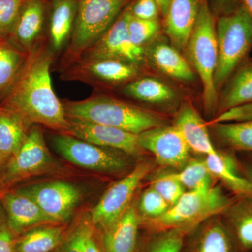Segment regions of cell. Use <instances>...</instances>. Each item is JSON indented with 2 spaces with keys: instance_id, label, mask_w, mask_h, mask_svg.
Masks as SVG:
<instances>
[{
  "instance_id": "obj_1",
  "label": "cell",
  "mask_w": 252,
  "mask_h": 252,
  "mask_svg": "<svg viewBox=\"0 0 252 252\" xmlns=\"http://www.w3.org/2000/svg\"><path fill=\"white\" fill-rule=\"evenodd\" d=\"M53 60V51L44 44L29 53L1 107L16 114L26 126L41 124L66 133L69 119L53 88L50 74Z\"/></svg>"
},
{
  "instance_id": "obj_2",
  "label": "cell",
  "mask_w": 252,
  "mask_h": 252,
  "mask_svg": "<svg viewBox=\"0 0 252 252\" xmlns=\"http://www.w3.org/2000/svg\"><path fill=\"white\" fill-rule=\"evenodd\" d=\"M62 102L68 119L111 126L136 135L162 126L161 119L153 113L107 96Z\"/></svg>"
},
{
  "instance_id": "obj_3",
  "label": "cell",
  "mask_w": 252,
  "mask_h": 252,
  "mask_svg": "<svg viewBox=\"0 0 252 252\" xmlns=\"http://www.w3.org/2000/svg\"><path fill=\"white\" fill-rule=\"evenodd\" d=\"M186 50L189 62L203 84L204 108L207 114H211L217 111L219 101V93L214 83L218 45L216 23L207 0H201L196 23Z\"/></svg>"
},
{
  "instance_id": "obj_4",
  "label": "cell",
  "mask_w": 252,
  "mask_h": 252,
  "mask_svg": "<svg viewBox=\"0 0 252 252\" xmlns=\"http://www.w3.org/2000/svg\"><path fill=\"white\" fill-rule=\"evenodd\" d=\"M218 62L214 75L217 91L221 90L252 48V18L243 4L216 23Z\"/></svg>"
},
{
  "instance_id": "obj_5",
  "label": "cell",
  "mask_w": 252,
  "mask_h": 252,
  "mask_svg": "<svg viewBox=\"0 0 252 252\" xmlns=\"http://www.w3.org/2000/svg\"><path fill=\"white\" fill-rule=\"evenodd\" d=\"M234 199L226 196L220 187L190 190L161 216L148 220V223L158 230L190 229L206 219L224 213Z\"/></svg>"
},
{
  "instance_id": "obj_6",
  "label": "cell",
  "mask_w": 252,
  "mask_h": 252,
  "mask_svg": "<svg viewBox=\"0 0 252 252\" xmlns=\"http://www.w3.org/2000/svg\"><path fill=\"white\" fill-rule=\"evenodd\" d=\"M130 0H78L77 17L66 53L69 64L110 28Z\"/></svg>"
},
{
  "instance_id": "obj_7",
  "label": "cell",
  "mask_w": 252,
  "mask_h": 252,
  "mask_svg": "<svg viewBox=\"0 0 252 252\" xmlns=\"http://www.w3.org/2000/svg\"><path fill=\"white\" fill-rule=\"evenodd\" d=\"M16 191L32 199L51 224H66L81 197L76 186L63 181L34 184Z\"/></svg>"
},
{
  "instance_id": "obj_8",
  "label": "cell",
  "mask_w": 252,
  "mask_h": 252,
  "mask_svg": "<svg viewBox=\"0 0 252 252\" xmlns=\"http://www.w3.org/2000/svg\"><path fill=\"white\" fill-rule=\"evenodd\" d=\"M130 15L127 6L110 28L77 60H119L140 67L145 59V48L136 46L131 41L127 31Z\"/></svg>"
},
{
  "instance_id": "obj_9",
  "label": "cell",
  "mask_w": 252,
  "mask_h": 252,
  "mask_svg": "<svg viewBox=\"0 0 252 252\" xmlns=\"http://www.w3.org/2000/svg\"><path fill=\"white\" fill-rule=\"evenodd\" d=\"M151 168L149 164L141 163L106 190L91 211L90 218L94 227L104 231L122 216L130 206L134 193Z\"/></svg>"
},
{
  "instance_id": "obj_10",
  "label": "cell",
  "mask_w": 252,
  "mask_h": 252,
  "mask_svg": "<svg viewBox=\"0 0 252 252\" xmlns=\"http://www.w3.org/2000/svg\"><path fill=\"white\" fill-rule=\"evenodd\" d=\"M52 142L56 150L68 161L89 170L117 172L127 167V162L117 154L68 134L55 135Z\"/></svg>"
},
{
  "instance_id": "obj_11",
  "label": "cell",
  "mask_w": 252,
  "mask_h": 252,
  "mask_svg": "<svg viewBox=\"0 0 252 252\" xmlns=\"http://www.w3.org/2000/svg\"><path fill=\"white\" fill-rule=\"evenodd\" d=\"M52 160L41 129L34 126L26 134L21 147L11 158L0 179V186L14 183L44 171Z\"/></svg>"
},
{
  "instance_id": "obj_12",
  "label": "cell",
  "mask_w": 252,
  "mask_h": 252,
  "mask_svg": "<svg viewBox=\"0 0 252 252\" xmlns=\"http://www.w3.org/2000/svg\"><path fill=\"white\" fill-rule=\"evenodd\" d=\"M139 72L138 66L119 60H77L66 68L62 78L94 86L114 85L135 79Z\"/></svg>"
},
{
  "instance_id": "obj_13",
  "label": "cell",
  "mask_w": 252,
  "mask_h": 252,
  "mask_svg": "<svg viewBox=\"0 0 252 252\" xmlns=\"http://www.w3.org/2000/svg\"><path fill=\"white\" fill-rule=\"evenodd\" d=\"M142 150L153 154L158 163L182 168L189 161L190 149L175 126H160L138 135Z\"/></svg>"
},
{
  "instance_id": "obj_14",
  "label": "cell",
  "mask_w": 252,
  "mask_h": 252,
  "mask_svg": "<svg viewBox=\"0 0 252 252\" xmlns=\"http://www.w3.org/2000/svg\"><path fill=\"white\" fill-rule=\"evenodd\" d=\"M69 119L66 134L101 147L119 149L131 155L140 154L138 135L111 126Z\"/></svg>"
},
{
  "instance_id": "obj_15",
  "label": "cell",
  "mask_w": 252,
  "mask_h": 252,
  "mask_svg": "<svg viewBox=\"0 0 252 252\" xmlns=\"http://www.w3.org/2000/svg\"><path fill=\"white\" fill-rule=\"evenodd\" d=\"M201 0H170L164 16V32L171 45L178 51L186 49L200 9Z\"/></svg>"
},
{
  "instance_id": "obj_16",
  "label": "cell",
  "mask_w": 252,
  "mask_h": 252,
  "mask_svg": "<svg viewBox=\"0 0 252 252\" xmlns=\"http://www.w3.org/2000/svg\"><path fill=\"white\" fill-rule=\"evenodd\" d=\"M10 229L16 237L39 225L51 224L32 199L18 192L6 191L0 199Z\"/></svg>"
},
{
  "instance_id": "obj_17",
  "label": "cell",
  "mask_w": 252,
  "mask_h": 252,
  "mask_svg": "<svg viewBox=\"0 0 252 252\" xmlns=\"http://www.w3.org/2000/svg\"><path fill=\"white\" fill-rule=\"evenodd\" d=\"M174 126L180 132L190 150L206 156L217 152L212 144L206 124L189 102H186L181 107Z\"/></svg>"
},
{
  "instance_id": "obj_18",
  "label": "cell",
  "mask_w": 252,
  "mask_h": 252,
  "mask_svg": "<svg viewBox=\"0 0 252 252\" xmlns=\"http://www.w3.org/2000/svg\"><path fill=\"white\" fill-rule=\"evenodd\" d=\"M140 223L137 209L135 205H130L122 217L104 230L103 252H135Z\"/></svg>"
},
{
  "instance_id": "obj_19",
  "label": "cell",
  "mask_w": 252,
  "mask_h": 252,
  "mask_svg": "<svg viewBox=\"0 0 252 252\" xmlns=\"http://www.w3.org/2000/svg\"><path fill=\"white\" fill-rule=\"evenodd\" d=\"M212 177L218 179L236 197H252V185L243 175L239 162L231 154L215 153L205 160Z\"/></svg>"
},
{
  "instance_id": "obj_20",
  "label": "cell",
  "mask_w": 252,
  "mask_h": 252,
  "mask_svg": "<svg viewBox=\"0 0 252 252\" xmlns=\"http://www.w3.org/2000/svg\"><path fill=\"white\" fill-rule=\"evenodd\" d=\"M44 15L43 0H26L21 8L12 32L18 44L28 54L39 45Z\"/></svg>"
},
{
  "instance_id": "obj_21",
  "label": "cell",
  "mask_w": 252,
  "mask_h": 252,
  "mask_svg": "<svg viewBox=\"0 0 252 252\" xmlns=\"http://www.w3.org/2000/svg\"><path fill=\"white\" fill-rule=\"evenodd\" d=\"M145 58L159 71L176 80L189 82L195 79L189 63L170 44L153 43L145 49Z\"/></svg>"
},
{
  "instance_id": "obj_22",
  "label": "cell",
  "mask_w": 252,
  "mask_h": 252,
  "mask_svg": "<svg viewBox=\"0 0 252 252\" xmlns=\"http://www.w3.org/2000/svg\"><path fill=\"white\" fill-rule=\"evenodd\" d=\"M252 102V60L246 59L231 74L219 94L217 114Z\"/></svg>"
},
{
  "instance_id": "obj_23",
  "label": "cell",
  "mask_w": 252,
  "mask_h": 252,
  "mask_svg": "<svg viewBox=\"0 0 252 252\" xmlns=\"http://www.w3.org/2000/svg\"><path fill=\"white\" fill-rule=\"evenodd\" d=\"M65 224L39 225L16 238V252H54L65 238Z\"/></svg>"
},
{
  "instance_id": "obj_24",
  "label": "cell",
  "mask_w": 252,
  "mask_h": 252,
  "mask_svg": "<svg viewBox=\"0 0 252 252\" xmlns=\"http://www.w3.org/2000/svg\"><path fill=\"white\" fill-rule=\"evenodd\" d=\"M224 213L238 249L252 250V197H236Z\"/></svg>"
},
{
  "instance_id": "obj_25",
  "label": "cell",
  "mask_w": 252,
  "mask_h": 252,
  "mask_svg": "<svg viewBox=\"0 0 252 252\" xmlns=\"http://www.w3.org/2000/svg\"><path fill=\"white\" fill-rule=\"evenodd\" d=\"M78 0H55L50 19V43L52 51L63 49L70 39L76 17Z\"/></svg>"
},
{
  "instance_id": "obj_26",
  "label": "cell",
  "mask_w": 252,
  "mask_h": 252,
  "mask_svg": "<svg viewBox=\"0 0 252 252\" xmlns=\"http://www.w3.org/2000/svg\"><path fill=\"white\" fill-rule=\"evenodd\" d=\"M123 92L132 98L152 104L165 103L175 99L177 96L171 87L152 77L130 81L124 86Z\"/></svg>"
},
{
  "instance_id": "obj_27",
  "label": "cell",
  "mask_w": 252,
  "mask_h": 252,
  "mask_svg": "<svg viewBox=\"0 0 252 252\" xmlns=\"http://www.w3.org/2000/svg\"><path fill=\"white\" fill-rule=\"evenodd\" d=\"M237 249L228 225L215 220L205 226L199 235L193 252H236Z\"/></svg>"
},
{
  "instance_id": "obj_28",
  "label": "cell",
  "mask_w": 252,
  "mask_h": 252,
  "mask_svg": "<svg viewBox=\"0 0 252 252\" xmlns=\"http://www.w3.org/2000/svg\"><path fill=\"white\" fill-rule=\"evenodd\" d=\"M26 127L16 114L0 107V160L17 152L26 137Z\"/></svg>"
},
{
  "instance_id": "obj_29",
  "label": "cell",
  "mask_w": 252,
  "mask_h": 252,
  "mask_svg": "<svg viewBox=\"0 0 252 252\" xmlns=\"http://www.w3.org/2000/svg\"><path fill=\"white\" fill-rule=\"evenodd\" d=\"M220 143L234 152L252 153V122L213 124Z\"/></svg>"
},
{
  "instance_id": "obj_30",
  "label": "cell",
  "mask_w": 252,
  "mask_h": 252,
  "mask_svg": "<svg viewBox=\"0 0 252 252\" xmlns=\"http://www.w3.org/2000/svg\"><path fill=\"white\" fill-rule=\"evenodd\" d=\"M28 54L0 43V92L9 89L13 84Z\"/></svg>"
},
{
  "instance_id": "obj_31",
  "label": "cell",
  "mask_w": 252,
  "mask_h": 252,
  "mask_svg": "<svg viewBox=\"0 0 252 252\" xmlns=\"http://www.w3.org/2000/svg\"><path fill=\"white\" fill-rule=\"evenodd\" d=\"M172 175L190 190L211 187L212 175L205 160H192L178 172Z\"/></svg>"
},
{
  "instance_id": "obj_32",
  "label": "cell",
  "mask_w": 252,
  "mask_h": 252,
  "mask_svg": "<svg viewBox=\"0 0 252 252\" xmlns=\"http://www.w3.org/2000/svg\"><path fill=\"white\" fill-rule=\"evenodd\" d=\"M94 230L90 217L81 219L69 228L65 238L54 252H84L86 238Z\"/></svg>"
},
{
  "instance_id": "obj_33",
  "label": "cell",
  "mask_w": 252,
  "mask_h": 252,
  "mask_svg": "<svg viewBox=\"0 0 252 252\" xmlns=\"http://www.w3.org/2000/svg\"><path fill=\"white\" fill-rule=\"evenodd\" d=\"M127 31L132 42L136 46L144 48L146 44L157 37L160 31V24L158 19H139L130 14Z\"/></svg>"
},
{
  "instance_id": "obj_34",
  "label": "cell",
  "mask_w": 252,
  "mask_h": 252,
  "mask_svg": "<svg viewBox=\"0 0 252 252\" xmlns=\"http://www.w3.org/2000/svg\"><path fill=\"white\" fill-rule=\"evenodd\" d=\"M154 189L170 206L175 205L185 193V187L171 173L155 177L151 183Z\"/></svg>"
},
{
  "instance_id": "obj_35",
  "label": "cell",
  "mask_w": 252,
  "mask_h": 252,
  "mask_svg": "<svg viewBox=\"0 0 252 252\" xmlns=\"http://www.w3.org/2000/svg\"><path fill=\"white\" fill-rule=\"evenodd\" d=\"M170 205L152 187L142 193L138 210L142 216L147 220H154L161 216L168 210Z\"/></svg>"
},
{
  "instance_id": "obj_36",
  "label": "cell",
  "mask_w": 252,
  "mask_h": 252,
  "mask_svg": "<svg viewBox=\"0 0 252 252\" xmlns=\"http://www.w3.org/2000/svg\"><path fill=\"white\" fill-rule=\"evenodd\" d=\"M188 228H175L165 232L149 244L144 252H180Z\"/></svg>"
},
{
  "instance_id": "obj_37",
  "label": "cell",
  "mask_w": 252,
  "mask_h": 252,
  "mask_svg": "<svg viewBox=\"0 0 252 252\" xmlns=\"http://www.w3.org/2000/svg\"><path fill=\"white\" fill-rule=\"evenodd\" d=\"M26 0H0V32H12Z\"/></svg>"
},
{
  "instance_id": "obj_38",
  "label": "cell",
  "mask_w": 252,
  "mask_h": 252,
  "mask_svg": "<svg viewBox=\"0 0 252 252\" xmlns=\"http://www.w3.org/2000/svg\"><path fill=\"white\" fill-rule=\"evenodd\" d=\"M252 122V102L238 104L218 114L211 124Z\"/></svg>"
},
{
  "instance_id": "obj_39",
  "label": "cell",
  "mask_w": 252,
  "mask_h": 252,
  "mask_svg": "<svg viewBox=\"0 0 252 252\" xmlns=\"http://www.w3.org/2000/svg\"><path fill=\"white\" fill-rule=\"evenodd\" d=\"M128 9L131 16L142 20H157L160 12L157 0H135Z\"/></svg>"
},
{
  "instance_id": "obj_40",
  "label": "cell",
  "mask_w": 252,
  "mask_h": 252,
  "mask_svg": "<svg viewBox=\"0 0 252 252\" xmlns=\"http://www.w3.org/2000/svg\"><path fill=\"white\" fill-rule=\"evenodd\" d=\"M0 210V252H16V238L8 225L6 215Z\"/></svg>"
},
{
  "instance_id": "obj_41",
  "label": "cell",
  "mask_w": 252,
  "mask_h": 252,
  "mask_svg": "<svg viewBox=\"0 0 252 252\" xmlns=\"http://www.w3.org/2000/svg\"><path fill=\"white\" fill-rule=\"evenodd\" d=\"M215 8L221 16L234 12L241 4V0H213Z\"/></svg>"
},
{
  "instance_id": "obj_42",
  "label": "cell",
  "mask_w": 252,
  "mask_h": 252,
  "mask_svg": "<svg viewBox=\"0 0 252 252\" xmlns=\"http://www.w3.org/2000/svg\"><path fill=\"white\" fill-rule=\"evenodd\" d=\"M84 252H103V250L100 248L96 240L94 230L86 238Z\"/></svg>"
},
{
  "instance_id": "obj_43",
  "label": "cell",
  "mask_w": 252,
  "mask_h": 252,
  "mask_svg": "<svg viewBox=\"0 0 252 252\" xmlns=\"http://www.w3.org/2000/svg\"><path fill=\"white\" fill-rule=\"evenodd\" d=\"M250 154L252 157V153H250ZM239 165H240V170H242L243 175L250 181V183L252 185V158L243 165H241L240 163Z\"/></svg>"
},
{
  "instance_id": "obj_44",
  "label": "cell",
  "mask_w": 252,
  "mask_h": 252,
  "mask_svg": "<svg viewBox=\"0 0 252 252\" xmlns=\"http://www.w3.org/2000/svg\"><path fill=\"white\" fill-rule=\"evenodd\" d=\"M159 8H160V13L162 16H165L166 14L167 9H168L169 4L170 0H157Z\"/></svg>"
},
{
  "instance_id": "obj_45",
  "label": "cell",
  "mask_w": 252,
  "mask_h": 252,
  "mask_svg": "<svg viewBox=\"0 0 252 252\" xmlns=\"http://www.w3.org/2000/svg\"><path fill=\"white\" fill-rule=\"evenodd\" d=\"M241 4L252 18V0H241Z\"/></svg>"
},
{
  "instance_id": "obj_46",
  "label": "cell",
  "mask_w": 252,
  "mask_h": 252,
  "mask_svg": "<svg viewBox=\"0 0 252 252\" xmlns=\"http://www.w3.org/2000/svg\"><path fill=\"white\" fill-rule=\"evenodd\" d=\"M6 190H0V199H1V197L3 196V195H4V194L6 193Z\"/></svg>"
}]
</instances>
